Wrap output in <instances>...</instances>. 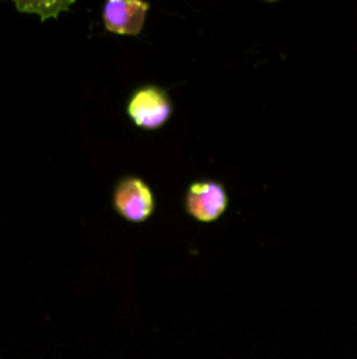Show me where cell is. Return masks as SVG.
Wrapping results in <instances>:
<instances>
[{"label": "cell", "mask_w": 357, "mask_h": 359, "mask_svg": "<svg viewBox=\"0 0 357 359\" xmlns=\"http://www.w3.org/2000/svg\"><path fill=\"white\" fill-rule=\"evenodd\" d=\"M174 107L161 88L144 86L132 95L128 116L139 128L158 130L170 119Z\"/></svg>", "instance_id": "obj_1"}, {"label": "cell", "mask_w": 357, "mask_h": 359, "mask_svg": "<svg viewBox=\"0 0 357 359\" xmlns=\"http://www.w3.org/2000/svg\"><path fill=\"white\" fill-rule=\"evenodd\" d=\"M114 207L119 216L142 223L154 212V195L140 177H125L114 189Z\"/></svg>", "instance_id": "obj_2"}, {"label": "cell", "mask_w": 357, "mask_h": 359, "mask_svg": "<svg viewBox=\"0 0 357 359\" xmlns=\"http://www.w3.org/2000/svg\"><path fill=\"white\" fill-rule=\"evenodd\" d=\"M149 4L135 0H111L104 6L105 30L119 35H139L146 23Z\"/></svg>", "instance_id": "obj_4"}, {"label": "cell", "mask_w": 357, "mask_h": 359, "mask_svg": "<svg viewBox=\"0 0 357 359\" xmlns=\"http://www.w3.org/2000/svg\"><path fill=\"white\" fill-rule=\"evenodd\" d=\"M227 207V193L219 182L200 181L189 186L186 195V210L202 223L219 219Z\"/></svg>", "instance_id": "obj_3"}]
</instances>
